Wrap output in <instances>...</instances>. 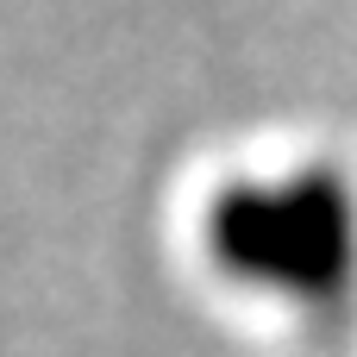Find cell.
Returning a JSON list of instances; mask_svg holds the SVG:
<instances>
[{
    "label": "cell",
    "mask_w": 357,
    "mask_h": 357,
    "mask_svg": "<svg viewBox=\"0 0 357 357\" xmlns=\"http://www.w3.org/2000/svg\"><path fill=\"white\" fill-rule=\"evenodd\" d=\"M201 251L220 282L289 307H339L357 282V195L326 163L238 176L201 213Z\"/></svg>",
    "instance_id": "obj_1"
}]
</instances>
